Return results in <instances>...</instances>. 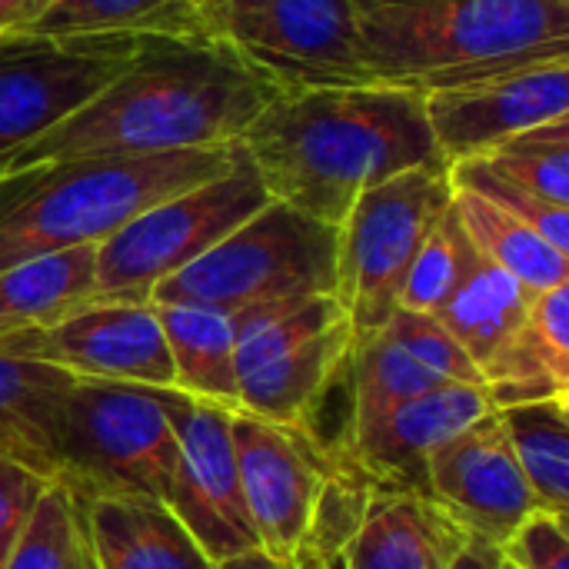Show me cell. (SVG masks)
I'll list each match as a JSON object with an SVG mask.
<instances>
[{
  "mask_svg": "<svg viewBox=\"0 0 569 569\" xmlns=\"http://www.w3.org/2000/svg\"><path fill=\"white\" fill-rule=\"evenodd\" d=\"M237 140L150 157L73 160L3 177L0 270L70 247H100L153 203L223 177Z\"/></svg>",
  "mask_w": 569,
  "mask_h": 569,
  "instance_id": "obj_3",
  "label": "cell"
},
{
  "mask_svg": "<svg viewBox=\"0 0 569 569\" xmlns=\"http://www.w3.org/2000/svg\"><path fill=\"white\" fill-rule=\"evenodd\" d=\"M0 353L50 363L73 380L173 387V363L153 303L93 300L50 327L0 330Z\"/></svg>",
  "mask_w": 569,
  "mask_h": 569,
  "instance_id": "obj_13",
  "label": "cell"
},
{
  "mask_svg": "<svg viewBox=\"0 0 569 569\" xmlns=\"http://www.w3.org/2000/svg\"><path fill=\"white\" fill-rule=\"evenodd\" d=\"M513 569H569L567 513L533 510L500 547Z\"/></svg>",
  "mask_w": 569,
  "mask_h": 569,
  "instance_id": "obj_35",
  "label": "cell"
},
{
  "mask_svg": "<svg viewBox=\"0 0 569 569\" xmlns=\"http://www.w3.org/2000/svg\"><path fill=\"white\" fill-rule=\"evenodd\" d=\"M503 563H507V560H503ZM507 569H513V567H510V563H507Z\"/></svg>",
  "mask_w": 569,
  "mask_h": 569,
  "instance_id": "obj_41",
  "label": "cell"
},
{
  "mask_svg": "<svg viewBox=\"0 0 569 569\" xmlns=\"http://www.w3.org/2000/svg\"><path fill=\"white\" fill-rule=\"evenodd\" d=\"M530 300L533 293L520 280L473 250L463 280L433 317L467 350L483 380V373L500 360V353L523 327Z\"/></svg>",
  "mask_w": 569,
  "mask_h": 569,
  "instance_id": "obj_22",
  "label": "cell"
},
{
  "mask_svg": "<svg viewBox=\"0 0 569 569\" xmlns=\"http://www.w3.org/2000/svg\"><path fill=\"white\" fill-rule=\"evenodd\" d=\"M237 143L270 200L330 227H340L370 187L447 163L427 123L423 93L393 83L280 93Z\"/></svg>",
  "mask_w": 569,
  "mask_h": 569,
  "instance_id": "obj_2",
  "label": "cell"
},
{
  "mask_svg": "<svg viewBox=\"0 0 569 569\" xmlns=\"http://www.w3.org/2000/svg\"><path fill=\"white\" fill-rule=\"evenodd\" d=\"M200 0H53L47 13L30 23L27 37H197L203 33Z\"/></svg>",
  "mask_w": 569,
  "mask_h": 569,
  "instance_id": "obj_27",
  "label": "cell"
},
{
  "mask_svg": "<svg viewBox=\"0 0 569 569\" xmlns=\"http://www.w3.org/2000/svg\"><path fill=\"white\" fill-rule=\"evenodd\" d=\"M0 187H3V180H0Z\"/></svg>",
  "mask_w": 569,
  "mask_h": 569,
  "instance_id": "obj_42",
  "label": "cell"
},
{
  "mask_svg": "<svg viewBox=\"0 0 569 569\" xmlns=\"http://www.w3.org/2000/svg\"><path fill=\"white\" fill-rule=\"evenodd\" d=\"M97 297V247H70L0 270V330L50 327Z\"/></svg>",
  "mask_w": 569,
  "mask_h": 569,
  "instance_id": "obj_23",
  "label": "cell"
},
{
  "mask_svg": "<svg viewBox=\"0 0 569 569\" xmlns=\"http://www.w3.org/2000/svg\"><path fill=\"white\" fill-rule=\"evenodd\" d=\"M53 0H0V37L23 33L30 23H37Z\"/></svg>",
  "mask_w": 569,
  "mask_h": 569,
  "instance_id": "obj_36",
  "label": "cell"
},
{
  "mask_svg": "<svg viewBox=\"0 0 569 569\" xmlns=\"http://www.w3.org/2000/svg\"><path fill=\"white\" fill-rule=\"evenodd\" d=\"M280 93L277 83L207 33L147 37L97 97L0 157V180L73 160L233 143Z\"/></svg>",
  "mask_w": 569,
  "mask_h": 569,
  "instance_id": "obj_1",
  "label": "cell"
},
{
  "mask_svg": "<svg viewBox=\"0 0 569 569\" xmlns=\"http://www.w3.org/2000/svg\"><path fill=\"white\" fill-rule=\"evenodd\" d=\"M97 569H217L160 500H83Z\"/></svg>",
  "mask_w": 569,
  "mask_h": 569,
  "instance_id": "obj_19",
  "label": "cell"
},
{
  "mask_svg": "<svg viewBox=\"0 0 569 569\" xmlns=\"http://www.w3.org/2000/svg\"><path fill=\"white\" fill-rule=\"evenodd\" d=\"M470 257H473V243L467 240V233L453 213V203H450L447 213L430 230V237L423 240L420 253L413 257L410 273H407L403 290H400L397 310L433 317L450 300L457 283L463 280Z\"/></svg>",
  "mask_w": 569,
  "mask_h": 569,
  "instance_id": "obj_31",
  "label": "cell"
},
{
  "mask_svg": "<svg viewBox=\"0 0 569 569\" xmlns=\"http://www.w3.org/2000/svg\"><path fill=\"white\" fill-rule=\"evenodd\" d=\"M290 569H347L343 553H313V550H300L297 563Z\"/></svg>",
  "mask_w": 569,
  "mask_h": 569,
  "instance_id": "obj_39",
  "label": "cell"
},
{
  "mask_svg": "<svg viewBox=\"0 0 569 569\" xmlns=\"http://www.w3.org/2000/svg\"><path fill=\"white\" fill-rule=\"evenodd\" d=\"M337 227L270 200L200 260L167 277L150 303H203L240 313L277 300L337 297Z\"/></svg>",
  "mask_w": 569,
  "mask_h": 569,
  "instance_id": "obj_6",
  "label": "cell"
},
{
  "mask_svg": "<svg viewBox=\"0 0 569 569\" xmlns=\"http://www.w3.org/2000/svg\"><path fill=\"white\" fill-rule=\"evenodd\" d=\"M7 569H97L83 500L50 483Z\"/></svg>",
  "mask_w": 569,
  "mask_h": 569,
  "instance_id": "obj_29",
  "label": "cell"
},
{
  "mask_svg": "<svg viewBox=\"0 0 569 569\" xmlns=\"http://www.w3.org/2000/svg\"><path fill=\"white\" fill-rule=\"evenodd\" d=\"M450 569H507V563H503L500 547H493L490 540H483V537L470 533V540H467L463 553L453 560V567Z\"/></svg>",
  "mask_w": 569,
  "mask_h": 569,
  "instance_id": "obj_37",
  "label": "cell"
},
{
  "mask_svg": "<svg viewBox=\"0 0 569 569\" xmlns=\"http://www.w3.org/2000/svg\"><path fill=\"white\" fill-rule=\"evenodd\" d=\"M63 370L0 353V457L53 480V437L67 387Z\"/></svg>",
  "mask_w": 569,
  "mask_h": 569,
  "instance_id": "obj_24",
  "label": "cell"
},
{
  "mask_svg": "<svg viewBox=\"0 0 569 569\" xmlns=\"http://www.w3.org/2000/svg\"><path fill=\"white\" fill-rule=\"evenodd\" d=\"M427 123L447 163L569 117V53L467 77L423 93Z\"/></svg>",
  "mask_w": 569,
  "mask_h": 569,
  "instance_id": "obj_15",
  "label": "cell"
},
{
  "mask_svg": "<svg viewBox=\"0 0 569 569\" xmlns=\"http://www.w3.org/2000/svg\"><path fill=\"white\" fill-rule=\"evenodd\" d=\"M147 37H0V157L97 97L143 47Z\"/></svg>",
  "mask_w": 569,
  "mask_h": 569,
  "instance_id": "obj_11",
  "label": "cell"
},
{
  "mask_svg": "<svg viewBox=\"0 0 569 569\" xmlns=\"http://www.w3.org/2000/svg\"><path fill=\"white\" fill-rule=\"evenodd\" d=\"M230 433L240 493L257 533V547L270 560L293 567L303 550L320 490L337 473V463H330L310 427H287L233 410Z\"/></svg>",
  "mask_w": 569,
  "mask_h": 569,
  "instance_id": "obj_12",
  "label": "cell"
},
{
  "mask_svg": "<svg viewBox=\"0 0 569 569\" xmlns=\"http://www.w3.org/2000/svg\"><path fill=\"white\" fill-rule=\"evenodd\" d=\"M50 483L53 480L30 470L27 463L0 457V569H7L10 557L17 553Z\"/></svg>",
  "mask_w": 569,
  "mask_h": 569,
  "instance_id": "obj_34",
  "label": "cell"
},
{
  "mask_svg": "<svg viewBox=\"0 0 569 569\" xmlns=\"http://www.w3.org/2000/svg\"><path fill=\"white\" fill-rule=\"evenodd\" d=\"M493 407L569 397V283L533 293L510 347L483 373Z\"/></svg>",
  "mask_w": 569,
  "mask_h": 569,
  "instance_id": "obj_20",
  "label": "cell"
},
{
  "mask_svg": "<svg viewBox=\"0 0 569 569\" xmlns=\"http://www.w3.org/2000/svg\"><path fill=\"white\" fill-rule=\"evenodd\" d=\"M493 410L483 383H440L403 400L377 423L347 433L350 463L373 487L423 490L430 453Z\"/></svg>",
  "mask_w": 569,
  "mask_h": 569,
  "instance_id": "obj_17",
  "label": "cell"
},
{
  "mask_svg": "<svg viewBox=\"0 0 569 569\" xmlns=\"http://www.w3.org/2000/svg\"><path fill=\"white\" fill-rule=\"evenodd\" d=\"M423 493L493 547H503L510 533L540 510V500L500 430L497 410L430 453Z\"/></svg>",
  "mask_w": 569,
  "mask_h": 569,
  "instance_id": "obj_16",
  "label": "cell"
},
{
  "mask_svg": "<svg viewBox=\"0 0 569 569\" xmlns=\"http://www.w3.org/2000/svg\"><path fill=\"white\" fill-rule=\"evenodd\" d=\"M450 183L470 193H480L483 200L497 203L500 210L513 213L517 220H523L527 227H533L550 247H557L560 253H569V210L547 203L533 193H527L523 187L510 183L507 177H500L497 170H490L480 157L470 160H457L450 163Z\"/></svg>",
  "mask_w": 569,
  "mask_h": 569,
  "instance_id": "obj_32",
  "label": "cell"
},
{
  "mask_svg": "<svg viewBox=\"0 0 569 569\" xmlns=\"http://www.w3.org/2000/svg\"><path fill=\"white\" fill-rule=\"evenodd\" d=\"M500 430L543 510H569V397L497 410Z\"/></svg>",
  "mask_w": 569,
  "mask_h": 569,
  "instance_id": "obj_26",
  "label": "cell"
},
{
  "mask_svg": "<svg viewBox=\"0 0 569 569\" xmlns=\"http://www.w3.org/2000/svg\"><path fill=\"white\" fill-rule=\"evenodd\" d=\"M423 367H430L440 380L447 383H483L477 363L467 357V350L440 327L437 317L430 313H410L397 310L383 323Z\"/></svg>",
  "mask_w": 569,
  "mask_h": 569,
  "instance_id": "obj_33",
  "label": "cell"
},
{
  "mask_svg": "<svg viewBox=\"0 0 569 569\" xmlns=\"http://www.w3.org/2000/svg\"><path fill=\"white\" fill-rule=\"evenodd\" d=\"M167 413L177 430V467L167 507L190 530L213 563L257 547L253 523L243 507L230 413L227 407L163 390Z\"/></svg>",
  "mask_w": 569,
  "mask_h": 569,
  "instance_id": "obj_14",
  "label": "cell"
},
{
  "mask_svg": "<svg viewBox=\"0 0 569 569\" xmlns=\"http://www.w3.org/2000/svg\"><path fill=\"white\" fill-rule=\"evenodd\" d=\"M177 467V430L163 390L73 380L53 437V483L80 500L167 503Z\"/></svg>",
  "mask_w": 569,
  "mask_h": 569,
  "instance_id": "obj_5",
  "label": "cell"
},
{
  "mask_svg": "<svg viewBox=\"0 0 569 569\" xmlns=\"http://www.w3.org/2000/svg\"><path fill=\"white\" fill-rule=\"evenodd\" d=\"M453 200L450 167H417L370 187L337 227V300L353 340L377 333L400 303L403 280L423 240Z\"/></svg>",
  "mask_w": 569,
  "mask_h": 569,
  "instance_id": "obj_8",
  "label": "cell"
},
{
  "mask_svg": "<svg viewBox=\"0 0 569 569\" xmlns=\"http://www.w3.org/2000/svg\"><path fill=\"white\" fill-rule=\"evenodd\" d=\"M267 203L270 193L237 143V160L223 177L153 203L97 247L93 300L150 303L167 277L200 260Z\"/></svg>",
  "mask_w": 569,
  "mask_h": 569,
  "instance_id": "obj_7",
  "label": "cell"
},
{
  "mask_svg": "<svg viewBox=\"0 0 569 569\" xmlns=\"http://www.w3.org/2000/svg\"><path fill=\"white\" fill-rule=\"evenodd\" d=\"M350 420L347 433L363 430L387 417L410 397H420L447 380H440L430 367H423L387 327L377 333L353 340L350 357Z\"/></svg>",
  "mask_w": 569,
  "mask_h": 569,
  "instance_id": "obj_28",
  "label": "cell"
},
{
  "mask_svg": "<svg viewBox=\"0 0 569 569\" xmlns=\"http://www.w3.org/2000/svg\"><path fill=\"white\" fill-rule=\"evenodd\" d=\"M200 27L283 93L373 83L353 0H200Z\"/></svg>",
  "mask_w": 569,
  "mask_h": 569,
  "instance_id": "obj_10",
  "label": "cell"
},
{
  "mask_svg": "<svg viewBox=\"0 0 569 569\" xmlns=\"http://www.w3.org/2000/svg\"><path fill=\"white\" fill-rule=\"evenodd\" d=\"M453 187V183H450ZM453 213L480 257L507 270L530 293H547L569 283V253L550 247L533 227L483 200L480 193L453 187Z\"/></svg>",
  "mask_w": 569,
  "mask_h": 569,
  "instance_id": "obj_25",
  "label": "cell"
},
{
  "mask_svg": "<svg viewBox=\"0 0 569 569\" xmlns=\"http://www.w3.org/2000/svg\"><path fill=\"white\" fill-rule=\"evenodd\" d=\"M467 540L470 530L423 490L373 487L343 563L347 569H450Z\"/></svg>",
  "mask_w": 569,
  "mask_h": 569,
  "instance_id": "obj_18",
  "label": "cell"
},
{
  "mask_svg": "<svg viewBox=\"0 0 569 569\" xmlns=\"http://www.w3.org/2000/svg\"><path fill=\"white\" fill-rule=\"evenodd\" d=\"M353 347V327L337 297L260 303L237 313L240 410L310 427V417Z\"/></svg>",
  "mask_w": 569,
  "mask_h": 569,
  "instance_id": "obj_9",
  "label": "cell"
},
{
  "mask_svg": "<svg viewBox=\"0 0 569 569\" xmlns=\"http://www.w3.org/2000/svg\"><path fill=\"white\" fill-rule=\"evenodd\" d=\"M480 160L527 193L569 210V117L523 130Z\"/></svg>",
  "mask_w": 569,
  "mask_h": 569,
  "instance_id": "obj_30",
  "label": "cell"
},
{
  "mask_svg": "<svg viewBox=\"0 0 569 569\" xmlns=\"http://www.w3.org/2000/svg\"><path fill=\"white\" fill-rule=\"evenodd\" d=\"M357 3L360 60L373 83L433 90L569 53V0Z\"/></svg>",
  "mask_w": 569,
  "mask_h": 569,
  "instance_id": "obj_4",
  "label": "cell"
},
{
  "mask_svg": "<svg viewBox=\"0 0 569 569\" xmlns=\"http://www.w3.org/2000/svg\"><path fill=\"white\" fill-rule=\"evenodd\" d=\"M173 363V390L240 410L237 313L203 303H153Z\"/></svg>",
  "mask_w": 569,
  "mask_h": 569,
  "instance_id": "obj_21",
  "label": "cell"
},
{
  "mask_svg": "<svg viewBox=\"0 0 569 569\" xmlns=\"http://www.w3.org/2000/svg\"><path fill=\"white\" fill-rule=\"evenodd\" d=\"M217 569H290V567H283V563L270 560L263 550H247V553H240V557H230V560L217 563Z\"/></svg>",
  "mask_w": 569,
  "mask_h": 569,
  "instance_id": "obj_38",
  "label": "cell"
},
{
  "mask_svg": "<svg viewBox=\"0 0 569 569\" xmlns=\"http://www.w3.org/2000/svg\"><path fill=\"white\" fill-rule=\"evenodd\" d=\"M363 3H383V7H407V3H430V0H363Z\"/></svg>",
  "mask_w": 569,
  "mask_h": 569,
  "instance_id": "obj_40",
  "label": "cell"
}]
</instances>
